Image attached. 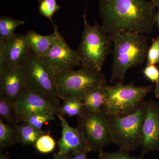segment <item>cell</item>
Wrapping results in <instances>:
<instances>
[{
  "mask_svg": "<svg viewBox=\"0 0 159 159\" xmlns=\"http://www.w3.org/2000/svg\"><path fill=\"white\" fill-rule=\"evenodd\" d=\"M102 25L111 36L119 32L152 33L157 13L148 0H99Z\"/></svg>",
  "mask_w": 159,
  "mask_h": 159,
  "instance_id": "cell-1",
  "label": "cell"
},
{
  "mask_svg": "<svg viewBox=\"0 0 159 159\" xmlns=\"http://www.w3.org/2000/svg\"><path fill=\"white\" fill-rule=\"evenodd\" d=\"M113 61L110 82L123 83L126 72L147 59L149 47L145 34L121 32L112 36Z\"/></svg>",
  "mask_w": 159,
  "mask_h": 159,
  "instance_id": "cell-2",
  "label": "cell"
},
{
  "mask_svg": "<svg viewBox=\"0 0 159 159\" xmlns=\"http://www.w3.org/2000/svg\"><path fill=\"white\" fill-rule=\"evenodd\" d=\"M86 8V6L83 15L81 42L76 51L81 62L80 66L101 72L106 60L113 51L112 39L101 25H90L87 19Z\"/></svg>",
  "mask_w": 159,
  "mask_h": 159,
  "instance_id": "cell-3",
  "label": "cell"
},
{
  "mask_svg": "<svg viewBox=\"0 0 159 159\" xmlns=\"http://www.w3.org/2000/svg\"><path fill=\"white\" fill-rule=\"evenodd\" d=\"M153 86L138 87L133 83L117 84L103 88L105 102L102 111L109 117L119 118L133 113L145 101Z\"/></svg>",
  "mask_w": 159,
  "mask_h": 159,
  "instance_id": "cell-4",
  "label": "cell"
},
{
  "mask_svg": "<svg viewBox=\"0 0 159 159\" xmlns=\"http://www.w3.org/2000/svg\"><path fill=\"white\" fill-rule=\"evenodd\" d=\"M54 78L57 95L62 100L71 98L82 100L89 92L107 85L104 74L82 66L57 74Z\"/></svg>",
  "mask_w": 159,
  "mask_h": 159,
  "instance_id": "cell-5",
  "label": "cell"
},
{
  "mask_svg": "<svg viewBox=\"0 0 159 159\" xmlns=\"http://www.w3.org/2000/svg\"><path fill=\"white\" fill-rule=\"evenodd\" d=\"M145 107L146 101L133 113L119 118L108 117L112 143L117 145L120 151L129 153L141 146Z\"/></svg>",
  "mask_w": 159,
  "mask_h": 159,
  "instance_id": "cell-6",
  "label": "cell"
},
{
  "mask_svg": "<svg viewBox=\"0 0 159 159\" xmlns=\"http://www.w3.org/2000/svg\"><path fill=\"white\" fill-rule=\"evenodd\" d=\"M23 66L25 74L26 88L40 94L60 107L54 77L40 58L31 51Z\"/></svg>",
  "mask_w": 159,
  "mask_h": 159,
  "instance_id": "cell-7",
  "label": "cell"
},
{
  "mask_svg": "<svg viewBox=\"0 0 159 159\" xmlns=\"http://www.w3.org/2000/svg\"><path fill=\"white\" fill-rule=\"evenodd\" d=\"M108 117L102 111L99 112L85 111L77 117L78 126L91 152L103 150L112 143L108 124Z\"/></svg>",
  "mask_w": 159,
  "mask_h": 159,
  "instance_id": "cell-8",
  "label": "cell"
},
{
  "mask_svg": "<svg viewBox=\"0 0 159 159\" xmlns=\"http://www.w3.org/2000/svg\"><path fill=\"white\" fill-rule=\"evenodd\" d=\"M39 58L53 77L81 66L77 51L69 47L58 31L53 45L45 55Z\"/></svg>",
  "mask_w": 159,
  "mask_h": 159,
  "instance_id": "cell-9",
  "label": "cell"
},
{
  "mask_svg": "<svg viewBox=\"0 0 159 159\" xmlns=\"http://www.w3.org/2000/svg\"><path fill=\"white\" fill-rule=\"evenodd\" d=\"M13 106L18 124L33 114L45 113L57 115L60 108L45 97L27 88L13 103Z\"/></svg>",
  "mask_w": 159,
  "mask_h": 159,
  "instance_id": "cell-10",
  "label": "cell"
},
{
  "mask_svg": "<svg viewBox=\"0 0 159 159\" xmlns=\"http://www.w3.org/2000/svg\"><path fill=\"white\" fill-rule=\"evenodd\" d=\"M31 51L25 34H16L0 42V70L22 66Z\"/></svg>",
  "mask_w": 159,
  "mask_h": 159,
  "instance_id": "cell-11",
  "label": "cell"
},
{
  "mask_svg": "<svg viewBox=\"0 0 159 159\" xmlns=\"http://www.w3.org/2000/svg\"><path fill=\"white\" fill-rule=\"evenodd\" d=\"M142 153L159 152V102L146 101L142 127Z\"/></svg>",
  "mask_w": 159,
  "mask_h": 159,
  "instance_id": "cell-12",
  "label": "cell"
},
{
  "mask_svg": "<svg viewBox=\"0 0 159 159\" xmlns=\"http://www.w3.org/2000/svg\"><path fill=\"white\" fill-rule=\"evenodd\" d=\"M26 88L25 74L23 65L0 70V94L12 103Z\"/></svg>",
  "mask_w": 159,
  "mask_h": 159,
  "instance_id": "cell-13",
  "label": "cell"
},
{
  "mask_svg": "<svg viewBox=\"0 0 159 159\" xmlns=\"http://www.w3.org/2000/svg\"><path fill=\"white\" fill-rule=\"evenodd\" d=\"M61 122L62 130L61 138L58 142L59 154H70L79 152H91L79 127H72L63 116L57 114Z\"/></svg>",
  "mask_w": 159,
  "mask_h": 159,
  "instance_id": "cell-14",
  "label": "cell"
},
{
  "mask_svg": "<svg viewBox=\"0 0 159 159\" xmlns=\"http://www.w3.org/2000/svg\"><path fill=\"white\" fill-rule=\"evenodd\" d=\"M53 26L54 32L50 35H42L32 30H28L25 34L31 51L37 57L45 55L55 42L58 29L57 26Z\"/></svg>",
  "mask_w": 159,
  "mask_h": 159,
  "instance_id": "cell-15",
  "label": "cell"
},
{
  "mask_svg": "<svg viewBox=\"0 0 159 159\" xmlns=\"http://www.w3.org/2000/svg\"><path fill=\"white\" fill-rule=\"evenodd\" d=\"M16 131L19 142L23 145H34L41 136L47 132L42 129L34 128L26 122H22L15 125Z\"/></svg>",
  "mask_w": 159,
  "mask_h": 159,
  "instance_id": "cell-16",
  "label": "cell"
},
{
  "mask_svg": "<svg viewBox=\"0 0 159 159\" xmlns=\"http://www.w3.org/2000/svg\"><path fill=\"white\" fill-rule=\"evenodd\" d=\"M104 87L91 91L83 98L84 107L85 111L92 112L102 111L105 102Z\"/></svg>",
  "mask_w": 159,
  "mask_h": 159,
  "instance_id": "cell-17",
  "label": "cell"
},
{
  "mask_svg": "<svg viewBox=\"0 0 159 159\" xmlns=\"http://www.w3.org/2000/svg\"><path fill=\"white\" fill-rule=\"evenodd\" d=\"M19 143L15 125L5 123L0 119V150Z\"/></svg>",
  "mask_w": 159,
  "mask_h": 159,
  "instance_id": "cell-18",
  "label": "cell"
},
{
  "mask_svg": "<svg viewBox=\"0 0 159 159\" xmlns=\"http://www.w3.org/2000/svg\"><path fill=\"white\" fill-rule=\"evenodd\" d=\"M22 20L15 19L3 16L0 18V42L6 41L15 35V31L18 27L24 25Z\"/></svg>",
  "mask_w": 159,
  "mask_h": 159,
  "instance_id": "cell-19",
  "label": "cell"
},
{
  "mask_svg": "<svg viewBox=\"0 0 159 159\" xmlns=\"http://www.w3.org/2000/svg\"><path fill=\"white\" fill-rule=\"evenodd\" d=\"M58 114L61 116L70 117L81 116L84 112L82 99L77 98H71L63 100Z\"/></svg>",
  "mask_w": 159,
  "mask_h": 159,
  "instance_id": "cell-20",
  "label": "cell"
},
{
  "mask_svg": "<svg viewBox=\"0 0 159 159\" xmlns=\"http://www.w3.org/2000/svg\"><path fill=\"white\" fill-rule=\"evenodd\" d=\"M0 116L1 118L8 124L17 125L13 103L0 94Z\"/></svg>",
  "mask_w": 159,
  "mask_h": 159,
  "instance_id": "cell-21",
  "label": "cell"
},
{
  "mask_svg": "<svg viewBox=\"0 0 159 159\" xmlns=\"http://www.w3.org/2000/svg\"><path fill=\"white\" fill-rule=\"evenodd\" d=\"M56 145V141L50 134V132H47L39 138L34 146L40 153L48 154L52 152Z\"/></svg>",
  "mask_w": 159,
  "mask_h": 159,
  "instance_id": "cell-22",
  "label": "cell"
},
{
  "mask_svg": "<svg viewBox=\"0 0 159 159\" xmlns=\"http://www.w3.org/2000/svg\"><path fill=\"white\" fill-rule=\"evenodd\" d=\"M61 6L58 5L56 0H39L38 10L40 14L49 19L53 24L52 17L55 12L59 11Z\"/></svg>",
  "mask_w": 159,
  "mask_h": 159,
  "instance_id": "cell-23",
  "label": "cell"
},
{
  "mask_svg": "<svg viewBox=\"0 0 159 159\" xmlns=\"http://www.w3.org/2000/svg\"><path fill=\"white\" fill-rule=\"evenodd\" d=\"M54 119V115L52 114L39 113L32 114L27 117L23 122H26L36 129H42L44 124Z\"/></svg>",
  "mask_w": 159,
  "mask_h": 159,
  "instance_id": "cell-24",
  "label": "cell"
},
{
  "mask_svg": "<svg viewBox=\"0 0 159 159\" xmlns=\"http://www.w3.org/2000/svg\"><path fill=\"white\" fill-rule=\"evenodd\" d=\"M98 159H144V154L132 156L129 153L118 151L114 152H108L102 151L99 152Z\"/></svg>",
  "mask_w": 159,
  "mask_h": 159,
  "instance_id": "cell-25",
  "label": "cell"
},
{
  "mask_svg": "<svg viewBox=\"0 0 159 159\" xmlns=\"http://www.w3.org/2000/svg\"><path fill=\"white\" fill-rule=\"evenodd\" d=\"M147 60V66L159 62V35L152 39V45L148 49Z\"/></svg>",
  "mask_w": 159,
  "mask_h": 159,
  "instance_id": "cell-26",
  "label": "cell"
},
{
  "mask_svg": "<svg viewBox=\"0 0 159 159\" xmlns=\"http://www.w3.org/2000/svg\"><path fill=\"white\" fill-rule=\"evenodd\" d=\"M144 75L153 83L159 82V70L155 65H148L143 71Z\"/></svg>",
  "mask_w": 159,
  "mask_h": 159,
  "instance_id": "cell-27",
  "label": "cell"
},
{
  "mask_svg": "<svg viewBox=\"0 0 159 159\" xmlns=\"http://www.w3.org/2000/svg\"><path fill=\"white\" fill-rule=\"evenodd\" d=\"M88 152H79L70 154V159H93L88 157Z\"/></svg>",
  "mask_w": 159,
  "mask_h": 159,
  "instance_id": "cell-28",
  "label": "cell"
},
{
  "mask_svg": "<svg viewBox=\"0 0 159 159\" xmlns=\"http://www.w3.org/2000/svg\"><path fill=\"white\" fill-rule=\"evenodd\" d=\"M53 159H70V154L62 155L58 153H54Z\"/></svg>",
  "mask_w": 159,
  "mask_h": 159,
  "instance_id": "cell-29",
  "label": "cell"
},
{
  "mask_svg": "<svg viewBox=\"0 0 159 159\" xmlns=\"http://www.w3.org/2000/svg\"><path fill=\"white\" fill-rule=\"evenodd\" d=\"M155 96L157 98H159V82L156 85L154 90Z\"/></svg>",
  "mask_w": 159,
  "mask_h": 159,
  "instance_id": "cell-30",
  "label": "cell"
},
{
  "mask_svg": "<svg viewBox=\"0 0 159 159\" xmlns=\"http://www.w3.org/2000/svg\"><path fill=\"white\" fill-rule=\"evenodd\" d=\"M0 159H11L9 156L3 152L2 150H0Z\"/></svg>",
  "mask_w": 159,
  "mask_h": 159,
  "instance_id": "cell-31",
  "label": "cell"
},
{
  "mask_svg": "<svg viewBox=\"0 0 159 159\" xmlns=\"http://www.w3.org/2000/svg\"><path fill=\"white\" fill-rule=\"evenodd\" d=\"M150 1L159 9V0H150Z\"/></svg>",
  "mask_w": 159,
  "mask_h": 159,
  "instance_id": "cell-32",
  "label": "cell"
},
{
  "mask_svg": "<svg viewBox=\"0 0 159 159\" xmlns=\"http://www.w3.org/2000/svg\"><path fill=\"white\" fill-rule=\"evenodd\" d=\"M157 23L158 26H159V11L158 13H157Z\"/></svg>",
  "mask_w": 159,
  "mask_h": 159,
  "instance_id": "cell-33",
  "label": "cell"
}]
</instances>
